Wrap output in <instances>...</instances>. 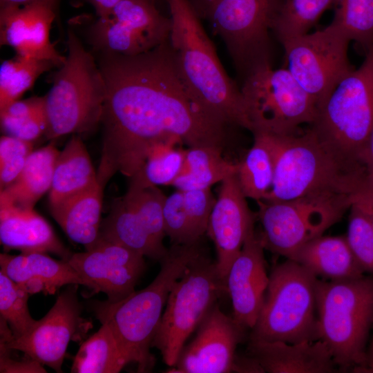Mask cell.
<instances>
[{
  "instance_id": "8d00e7d4",
  "label": "cell",
  "mask_w": 373,
  "mask_h": 373,
  "mask_svg": "<svg viewBox=\"0 0 373 373\" xmlns=\"http://www.w3.org/2000/svg\"><path fill=\"white\" fill-rule=\"evenodd\" d=\"M178 140L159 142L150 149L143 167L139 171L153 185H171L182 171L186 150L177 148Z\"/></svg>"
},
{
  "instance_id": "4fadbf2b",
  "label": "cell",
  "mask_w": 373,
  "mask_h": 373,
  "mask_svg": "<svg viewBox=\"0 0 373 373\" xmlns=\"http://www.w3.org/2000/svg\"><path fill=\"white\" fill-rule=\"evenodd\" d=\"M350 41L331 23L325 28L281 42L287 68L317 109L336 86L354 68L348 58Z\"/></svg>"
},
{
  "instance_id": "cb8c5ba5",
  "label": "cell",
  "mask_w": 373,
  "mask_h": 373,
  "mask_svg": "<svg viewBox=\"0 0 373 373\" xmlns=\"http://www.w3.org/2000/svg\"><path fill=\"white\" fill-rule=\"evenodd\" d=\"M97 171L81 137L73 136L59 152L49 191L52 209L97 183Z\"/></svg>"
},
{
  "instance_id": "5bb4252c",
  "label": "cell",
  "mask_w": 373,
  "mask_h": 373,
  "mask_svg": "<svg viewBox=\"0 0 373 373\" xmlns=\"http://www.w3.org/2000/svg\"><path fill=\"white\" fill-rule=\"evenodd\" d=\"M78 285H70L62 291L53 306L41 319L37 321L29 332L8 342L0 341L56 372H62L68 345L85 326L77 298Z\"/></svg>"
},
{
  "instance_id": "7c38bea8",
  "label": "cell",
  "mask_w": 373,
  "mask_h": 373,
  "mask_svg": "<svg viewBox=\"0 0 373 373\" xmlns=\"http://www.w3.org/2000/svg\"><path fill=\"white\" fill-rule=\"evenodd\" d=\"M282 0H216L198 12L220 35L245 79L270 64L269 30Z\"/></svg>"
},
{
  "instance_id": "ba28073f",
  "label": "cell",
  "mask_w": 373,
  "mask_h": 373,
  "mask_svg": "<svg viewBox=\"0 0 373 373\" xmlns=\"http://www.w3.org/2000/svg\"><path fill=\"white\" fill-rule=\"evenodd\" d=\"M364 54L361 65L336 86L310 124L323 141L363 161L373 128V47Z\"/></svg>"
},
{
  "instance_id": "f1b7e54d",
  "label": "cell",
  "mask_w": 373,
  "mask_h": 373,
  "mask_svg": "<svg viewBox=\"0 0 373 373\" xmlns=\"http://www.w3.org/2000/svg\"><path fill=\"white\" fill-rule=\"evenodd\" d=\"M108 16L129 32L147 40L155 47L169 40L171 19L159 12L155 0H122Z\"/></svg>"
},
{
  "instance_id": "4dcf8cb0",
  "label": "cell",
  "mask_w": 373,
  "mask_h": 373,
  "mask_svg": "<svg viewBox=\"0 0 373 373\" xmlns=\"http://www.w3.org/2000/svg\"><path fill=\"white\" fill-rule=\"evenodd\" d=\"M254 144L238 164L236 178L243 194L256 202L262 200L274 178L272 152L265 136L254 133Z\"/></svg>"
},
{
  "instance_id": "7402d4cb",
  "label": "cell",
  "mask_w": 373,
  "mask_h": 373,
  "mask_svg": "<svg viewBox=\"0 0 373 373\" xmlns=\"http://www.w3.org/2000/svg\"><path fill=\"white\" fill-rule=\"evenodd\" d=\"M1 271L30 294H54L70 285L85 283L67 260H55L46 253L0 254Z\"/></svg>"
},
{
  "instance_id": "8992f818",
  "label": "cell",
  "mask_w": 373,
  "mask_h": 373,
  "mask_svg": "<svg viewBox=\"0 0 373 373\" xmlns=\"http://www.w3.org/2000/svg\"><path fill=\"white\" fill-rule=\"evenodd\" d=\"M68 55L44 96L48 139L90 130L100 123L106 97L97 59L68 30Z\"/></svg>"
},
{
  "instance_id": "836d02e7",
  "label": "cell",
  "mask_w": 373,
  "mask_h": 373,
  "mask_svg": "<svg viewBox=\"0 0 373 373\" xmlns=\"http://www.w3.org/2000/svg\"><path fill=\"white\" fill-rule=\"evenodd\" d=\"M0 120L6 135L32 142L47 129L44 97L13 102L0 111Z\"/></svg>"
},
{
  "instance_id": "484cf974",
  "label": "cell",
  "mask_w": 373,
  "mask_h": 373,
  "mask_svg": "<svg viewBox=\"0 0 373 373\" xmlns=\"http://www.w3.org/2000/svg\"><path fill=\"white\" fill-rule=\"evenodd\" d=\"M59 152L53 143L33 151L15 181L1 190L0 202L33 209L50 189Z\"/></svg>"
},
{
  "instance_id": "9c48e42d",
  "label": "cell",
  "mask_w": 373,
  "mask_h": 373,
  "mask_svg": "<svg viewBox=\"0 0 373 373\" xmlns=\"http://www.w3.org/2000/svg\"><path fill=\"white\" fill-rule=\"evenodd\" d=\"M223 293L227 284L216 262L202 252L173 286L152 341L168 366H174L189 336Z\"/></svg>"
},
{
  "instance_id": "d590c367",
  "label": "cell",
  "mask_w": 373,
  "mask_h": 373,
  "mask_svg": "<svg viewBox=\"0 0 373 373\" xmlns=\"http://www.w3.org/2000/svg\"><path fill=\"white\" fill-rule=\"evenodd\" d=\"M331 24L365 53L373 47V0H338Z\"/></svg>"
},
{
  "instance_id": "7a4b0ae2",
  "label": "cell",
  "mask_w": 373,
  "mask_h": 373,
  "mask_svg": "<svg viewBox=\"0 0 373 373\" xmlns=\"http://www.w3.org/2000/svg\"><path fill=\"white\" fill-rule=\"evenodd\" d=\"M260 133L269 144L274 162L273 184L262 201L316 195H343L354 200L369 173L366 162L346 155L311 128L303 133Z\"/></svg>"
},
{
  "instance_id": "74e56055",
  "label": "cell",
  "mask_w": 373,
  "mask_h": 373,
  "mask_svg": "<svg viewBox=\"0 0 373 373\" xmlns=\"http://www.w3.org/2000/svg\"><path fill=\"white\" fill-rule=\"evenodd\" d=\"M30 295L0 271V317L7 322L14 338L25 335L37 323L28 309Z\"/></svg>"
},
{
  "instance_id": "bcb514c9",
  "label": "cell",
  "mask_w": 373,
  "mask_h": 373,
  "mask_svg": "<svg viewBox=\"0 0 373 373\" xmlns=\"http://www.w3.org/2000/svg\"><path fill=\"white\" fill-rule=\"evenodd\" d=\"M94 8L98 18L108 16L113 7L122 0H87Z\"/></svg>"
},
{
  "instance_id": "f546056e",
  "label": "cell",
  "mask_w": 373,
  "mask_h": 373,
  "mask_svg": "<svg viewBox=\"0 0 373 373\" xmlns=\"http://www.w3.org/2000/svg\"><path fill=\"white\" fill-rule=\"evenodd\" d=\"M79 347L71 367L73 373H117L128 363L108 323Z\"/></svg>"
},
{
  "instance_id": "44dd1931",
  "label": "cell",
  "mask_w": 373,
  "mask_h": 373,
  "mask_svg": "<svg viewBox=\"0 0 373 373\" xmlns=\"http://www.w3.org/2000/svg\"><path fill=\"white\" fill-rule=\"evenodd\" d=\"M0 240L6 250L52 253L68 260L72 254L50 224L33 209L0 202Z\"/></svg>"
},
{
  "instance_id": "ab89813d",
  "label": "cell",
  "mask_w": 373,
  "mask_h": 373,
  "mask_svg": "<svg viewBox=\"0 0 373 373\" xmlns=\"http://www.w3.org/2000/svg\"><path fill=\"white\" fill-rule=\"evenodd\" d=\"M33 151L32 142L10 135L0 139V189L12 183L23 169Z\"/></svg>"
},
{
  "instance_id": "3957f363",
  "label": "cell",
  "mask_w": 373,
  "mask_h": 373,
  "mask_svg": "<svg viewBox=\"0 0 373 373\" xmlns=\"http://www.w3.org/2000/svg\"><path fill=\"white\" fill-rule=\"evenodd\" d=\"M166 1L171 19L169 41L188 88L211 116L251 131L241 90L223 68L193 5L189 0Z\"/></svg>"
},
{
  "instance_id": "277c9868",
  "label": "cell",
  "mask_w": 373,
  "mask_h": 373,
  "mask_svg": "<svg viewBox=\"0 0 373 373\" xmlns=\"http://www.w3.org/2000/svg\"><path fill=\"white\" fill-rule=\"evenodd\" d=\"M200 241L171 245L160 261L158 274L144 289L117 302L93 304L96 317L108 323L127 361L135 363L138 372H149L155 364L150 348L164 307L174 284L202 253Z\"/></svg>"
},
{
  "instance_id": "603a6c76",
  "label": "cell",
  "mask_w": 373,
  "mask_h": 373,
  "mask_svg": "<svg viewBox=\"0 0 373 373\" xmlns=\"http://www.w3.org/2000/svg\"><path fill=\"white\" fill-rule=\"evenodd\" d=\"M291 259L318 278L339 280L364 276L345 236H321L298 249Z\"/></svg>"
},
{
  "instance_id": "d4e9b609",
  "label": "cell",
  "mask_w": 373,
  "mask_h": 373,
  "mask_svg": "<svg viewBox=\"0 0 373 373\" xmlns=\"http://www.w3.org/2000/svg\"><path fill=\"white\" fill-rule=\"evenodd\" d=\"M104 188L99 184L50 209V213L68 237L86 250L98 241Z\"/></svg>"
},
{
  "instance_id": "ac0fdd59",
  "label": "cell",
  "mask_w": 373,
  "mask_h": 373,
  "mask_svg": "<svg viewBox=\"0 0 373 373\" xmlns=\"http://www.w3.org/2000/svg\"><path fill=\"white\" fill-rule=\"evenodd\" d=\"M264 249L259 233L254 231L232 262L226 279L233 318L246 329L255 325L269 284Z\"/></svg>"
},
{
  "instance_id": "b9f144b4",
  "label": "cell",
  "mask_w": 373,
  "mask_h": 373,
  "mask_svg": "<svg viewBox=\"0 0 373 373\" xmlns=\"http://www.w3.org/2000/svg\"><path fill=\"white\" fill-rule=\"evenodd\" d=\"M182 193L184 206L193 236L195 240H200L207 233L216 198L211 188L184 191Z\"/></svg>"
},
{
  "instance_id": "60d3db41",
  "label": "cell",
  "mask_w": 373,
  "mask_h": 373,
  "mask_svg": "<svg viewBox=\"0 0 373 373\" xmlns=\"http://www.w3.org/2000/svg\"><path fill=\"white\" fill-rule=\"evenodd\" d=\"M163 216L166 236L169 238L171 245H185L198 242L191 231L184 206L182 191L178 190L166 197Z\"/></svg>"
},
{
  "instance_id": "e575fe53",
  "label": "cell",
  "mask_w": 373,
  "mask_h": 373,
  "mask_svg": "<svg viewBox=\"0 0 373 373\" xmlns=\"http://www.w3.org/2000/svg\"><path fill=\"white\" fill-rule=\"evenodd\" d=\"M56 66L52 62L17 55L0 67V111L19 99L44 73Z\"/></svg>"
},
{
  "instance_id": "9a60e30c",
  "label": "cell",
  "mask_w": 373,
  "mask_h": 373,
  "mask_svg": "<svg viewBox=\"0 0 373 373\" xmlns=\"http://www.w3.org/2000/svg\"><path fill=\"white\" fill-rule=\"evenodd\" d=\"M93 292H102L110 302L119 301L135 291L146 269L144 256L121 245L99 238L84 252L67 260Z\"/></svg>"
},
{
  "instance_id": "ee69618b",
  "label": "cell",
  "mask_w": 373,
  "mask_h": 373,
  "mask_svg": "<svg viewBox=\"0 0 373 373\" xmlns=\"http://www.w3.org/2000/svg\"><path fill=\"white\" fill-rule=\"evenodd\" d=\"M352 204L356 205L365 213L373 227V169L370 166L367 176Z\"/></svg>"
},
{
  "instance_id": "83f0119b",
  "label": "cell",
  "mask_w": 373,
  "mask_h": 373,
  "mask_svg": "<svg viewBox=\"0 0 373 373\" xmlns=\"http://www.w3.org/2000/svg\"><path fill=\"white\" fill-rule=\"evenodd\" d=\"M222 149L216 146L189 147L182 171L172 186L182 191L211 188L236 174L238 164L225 160Z\"/></svg>"
},
{
  "instance_id": "5b68a950",
  "label": "cell",
  "mask_w": 373,
  "mask_h": 373,
  "mask_svg": "<svg viewBox=\"0 0 373 373\" xmlns=\"http://www.w3.org/2000/svg\"><path fill=\"white\" fill-rule=\"evenodd\" d=\"M316 307L317 338L327 345L339 370L363 372L373 326V276L318 279Z\"/></svg>"
},
{
  "instance_id": "681fc988",
  "label": "cell",
  "mask_w": 373,
  "mask_h": 373,
  "mask_svg": "<svg viewBox=\"0 0 373 373\" xmlns=\"http://www.w3.org/2000/svg\"><path fill=\"white\" fill-rule=\"evenodd\" d=\"M363 372L373 373V336L367 348V363Z\"/></svg>"
},
{
  "instance_id": "d6986e66",
  "label": "cell",
  "mask_w": 373,
  "mask_h": 373,
  "mask_svg": "<svg viewBox=\"0 0 373 373\" xmlns=\"http://www.w3.org/2000/svg\"><path fill=\"white\" fill-rule=\"evenodd\" d=\"M55 9L42 4L0 7V44L12 47L18 55L52 62L59 68L66 57L50 39Z\"/></svg>"
},
{
  "instance_id": "8fae6325",
  "label": "cell",
  "mask_w": 373,
  "mask_h": 373,
  "mask_svg": "<svg viewBox=\"0 0 373 373\" xmlns=\"http://www.w3.org/2000/svg\"><path fill=\"white\" fill-rule=\"evenodd\" d=\"M240 90L253 134H294L315 119L316 102L287 68L260 67L245 79Z\"/></svg>"
},
{
  "instance_id": "7bdbcfd3",
  "label": "cell",
  "mask_w": 373,
  "mask_h": 373,
  "mask_svg": "<svg viewBox=\"0 0 373 373\" xmlns=\"http://www.w3.org/2000/svg\"><path fill=\"white\" fill-rule=\"evenodd\" d=\"M10 349L0 341V372H46L43 365L26 356V359L15 360L10 356Z\"/></svg>"
},
{
  "instance_id": "6da1fadb",
  "label": "cell",
  "mask_w": 373,
  "mask_h": 373,
  "mask_svg": "<svg viewBox=\"0 0 373 373\" xmlns=\"http://www.w3.org/2000/svg\"><path fill=\"white\" fill-rule=\"evenodd\" d=\"M99 52L106 97L97 178L103 188L117 172L133 176L161 142L223 149L227 125L208 114L189 90L169 40L135 56Z\"/></svg>"
},
{
  "instance_id": "4316f807",
  "label": "cell",
  "mask_w": 373,
  "mask_h": 373,
  "mask_svg": "<svg viewBox=\"0 0 373 373\" xmlns=\"http://www.w3.org/2000/svg\"><path fill=\"white\" fill-rule=\"evenodd\" d=\"M99 238L121 245L159 262L168 251L154 242L142 220L124 197L114 202L108 216L102 220Z\"/></svg>"
},
{
  "instance_id": "d6a6232c",
  "label": "cell",
  "mask_w": 373,
  "mask_h": 373,
  "mask_svg": "<svg viewBox=\"0 0 373 373\" xmlns=\"http://www.w3.org/2000/svg\"><path fill=\"white\" fill-rule=\"evenodd\" d=\"M338 0H282L272 22L281 42L308 33L320 16Z\"/></svg>"
},
{
  "instance_id": "c3c4849f",
  "label": "cell",
  "mask_w": 373,
  "mask_h": 373,
  "mask_svg": "<svg viewBox=\"0 0 373 373\" xmlns=\"http://www.w3.org/2000/svg\"><path fill=\"white\" fill-rule=\"evenodd\" d=\"M365 160L367 164L373 169V128L366 146Z\"/></svg>"
},
{
  "instance_id": "f35d334b",
  "label": "cell",
  "mask_w": 373,
  "mask_h": 373,
  "mask_svg": "<svg viewBox=\"0 0 373 373\" xmlns=\"http://www.w3.org/2000/svg\"><path fill=\"white\" fill-rule=\"evenodd\" d=\"M350 210L347 241L363 271L373 274V227L356 205L352 204Z\"/></svg>"
},
{
  "instance_id": "7dc6e473",
  "label": "cell",
  "mask_w": 373,
  "mask_h": 373,
  "mask_svg": "<svg viewBox=\"0 0 373 373\" xmlns=\"http://www.w3.org/2000/svg\"><path fill=\"white\" fill-rule=\"evenodd\" d=\"M59 0H0V7L22 6L32 3H42L55 10Z\"/></svg>"
},
{
  "instance_id": "52a82bcc",
  "label": "cell",
  "mask_w": 373,
  "mask_h": 373,
  "mask_svg": "<svg viewBox=\"0 0 373 373\" xmlns=\"http://www.w3.org/2000/svg\"><path fill=\"white\" fill-rule=\"evenodd\" d=\"M319 278L297 262L275 265L249 340L297 343L317 338L316 289Z\"/></svg>"
},
{
  "instance_id": "f907efd6",
  "label": "cell",
  "mask_w": 373,
  "mask_h": 373,
  "mask_svg": "<svg viewBox=\"0 0 373 373\" xmlns=\"http://www.w3.org/2000/svg\"><path fill=\"white\" fill-rule=\"evenodd\" d=\"M216 0H197V4L194 5V8L197 12L202 10L204 8Z\"/></svg>"
},
{
  "instance_id": "e0dca14e",
  "label": "cell",
  "mask_w": 373,
  "mask_h": 373,
  "mask_svg": "<svg viewBox=\"0 0 373 373\" xmlns=\"http://www.w3.org/2000/svg\"><path fill=\"white\" fill-rule=\"evenodd\" d=\"M246 199L236 175L229 176L221 182L210 216L206 233L214 242L218 271L225 281L230 267L246 239L255 231V216Z\"/></svg>"
},
{
  "instance_id": "30bf717a",
  "label": "cell",
  "mask_w": 373,
  "mask_h": 373,
  "mask_svg": "<svg viewBox=\"0 0 373 373\" xmlns=\"http://www.w3.org/2000/svg\"><path fill=\"white\" fill-rule=\"evenodd\" d=\"M259 233L265 247L290 258L310 240L338 222L354 202L343 195H307L293 200L256 202Z\"/></svg>"
},
{
  "instance_id": "2e32d148",
  "label": "cell",
  "mask_w": 373,
  "mask_h": 373,
  "mask_svg": "<svg viewBox=\"0 0 373 373\" xmlns=\"http://www.w3.org/2000/svg\"><path fill=\"white\" fill-rule=\"evenodd\" d=\"M245 330L216 303L198 326L192 341L183 347L174 366L166 372H231L236 348Z\"/></svg>"
},
{
  "instance_id": "ffe728a7",
  "label": "cell",
  "mask_w": 373,
  "mask_h": 373,
  "mask_svg": "<svg viewBox=\"0 0 373 373\" xmlns=\"http://www.w3.org/2000/svg\"><path fill=\"white\" fill-rule=\"evenodd\" d=\"M246 353L267 373H333L339 370L328 347L321 340L297 343L249 340Z\"/></svg>"
},
{
  "instance_id": "f6af8a7d",
  "label": "cell",
  "mask_w": 373,
  "mask_h": 373,
  "mask_svg": "<svg viewBox=\"0 0 373 373\" xmlns=\"http://www.w3.org/2000/svg\"><path fill=\"white\" fill-rule=\"evenodd\" d=\"M232 372L262 373L264 370L254 357L246 353L244 355L236 354Z\"/></svg>"
},
{
  "instance_id": "1f68e13d",
  "label": "cell",
  "mask_w": 373,
  "mask_h": 373,
  "mask_svg": "<svg viewBox=\"0 0 373 373\" xmlns=\"http://www.w3.org/2000/svg\"><path fill=\"white\" fill-rule=\"evenodd\" d=\"M142 220L148 233L160 247L166 248L163 207L166 195L157 187L147 182L140 171L131 178L127 192L123 196Z\"/></svg>"
}]
</instances>
